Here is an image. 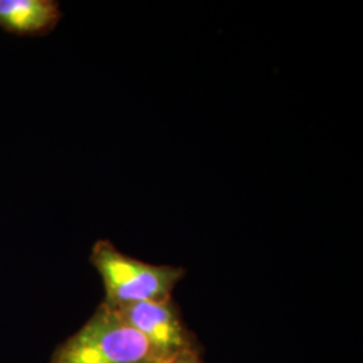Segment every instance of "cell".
<instances>
[{"label": "cell", "instance_id": "cell-1", "mask_svg": "<svg viewBox=\"0 0 363 363\" xmlns=\"http://www.w3.org/2000/svg\"><path fill=\"white\" fill-rule=\"evenodd\" d=\"M91 262L104 283L103 303L112 308L140 301L169 300L186 274L182 267L156 265L127 256L108 240H100L93 245Z\"/></svg>", "mask_w": 363, "mask_h": 363}, {"label": "cell", "instance_id": "cell-2", "mask_svg": "<svg viewBox=\"0 0 363 363\" xmlns=\"http://www.w3.org/2000/svg\"><path fill=\"white\" fill-rule=\"evenodd\" d=\"M50 363H162L155 351L115 310L101 304L55 350Z\"/></svg>", "mask_w": 363, "mask_h": 363}, {"label": "cell", "instance_id": "cell-3", "mask_svg": "<svg viewBox=\"0 0 363 363\" xmlns=\"http://www.w3.org/2000/svg\"><path fill=\"white\" fill-rule=\"evenodd\" d=\"M112 310L148 342L162 363L183 352L198 350L194 337L183 325L172 298L132 303Z\"/></svg>", "mask_w": 363, "mask_h": 363}, {"label": "cell", "instance_id": "cell-4", "mask_svg": "<svg viewBox=\"0 0 363 363\" xmlns=\"http://www.w3.org/2000/svg\"><path fill=\"white\" fill-rule=\"evenodd\" d=\"M61 18L60 4L52 0H0V27L16 35H46Z\"/></svg>", "mask_w": 363, "mask_h": 363}, {"label": "cell", "instance_id": "cell-5", "mask_svg": "<svg viewBox=\"0 0 363 363\" xmlns=\"http://www.w3.org/2000/svg\"><path fill=\"white\" fill-rule=\"evenodd\" d=\"M163 363H202V361H201V357H199V351L194 350L183 352L181 355Z\"/></svg>", "mask_w": 363, "mask_h": 363}]
</instances>
